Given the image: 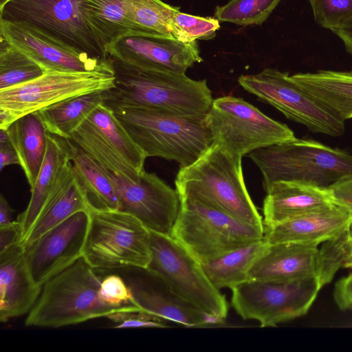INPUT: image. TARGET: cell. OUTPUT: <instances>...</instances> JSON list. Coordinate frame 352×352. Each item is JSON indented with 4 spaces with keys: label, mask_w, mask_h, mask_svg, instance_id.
<instances>
[{
    "label": "cell",
    "mask_w": 352,
    "mask_h": 352,
    "mask_svg": "<svg viewBox=\"0 0 352 352\" xmlns=\"http://www.w3.org/2000/svg\"><path fill=\"white\" fill-rule=\"evenodd\" d=\"M65 140L73 167L85 192L89 211L120 210L117 190L101 165L70 139Z\"/></svg>",
    "instance_id": "cell-28"
},
{
    "label": "cell",
    "mask_w": 352,
    "mask_h": 352,
    "mask_svg": "<svg viewBox=\"0 0 352 352\" xmlns=\"http://www.w3.org/2000/svg\"><path fill=\"white\" fill-rule=\"evenodd\" d=\"M315 21L333 32L352 18V0H308Z\"/></svg>",
    "instance_id": "cell-37"
},
{
    "label": "cell",
    "mask_w": 352,
    "mask_h": 352,
    "mask_svg": "<svg viewBox=\"0 0 352 352\" xmlns=\"http://www.w3.org/2000/svg\"><path fill=\"white\" fill-rule=\"evenodd\" d=\"M70 160L66 140L47 132L46 154L36 182L30 188L29 204L17 218L21 231L19 244L23 242L36 221L48 195Z\"/></svg>",
    "instance_id": "cell-24"
},
{
    "label": "cell",
    "mask_w": 352,
    "mask_h": 352,
    "mask_svg": "<svg viewBox=\"0 0 352 352\" xmlns=\"http://www.w3.org/2000/svg\"><path fill=\"white\" fill-rule=\"evenodd\" d=\"M180 208L170 235L201 264L263 239L264 228L187 195H180Z\"/></svg>",
    "instance_id": "cell-6"
},
{
    "label": "cell",
    "mask_w": 352,
    "mask_h": 352,
    "mask_svg": "<svg viewBox=\"0 0 352 352\" xmlns=\"http://www.w3.org/2000/svg\"><path fill=\"white\" fill-rule=\"evenodd\" d=\"M318 246L291 242L266 243L250 268L248 279L287 283L316 277Z\"/></svg>",
    "instance_id": "cell-21"
},
{
    "label": "cell",
    "mask_w": 352,
    "mask_h": 352,
    "mask_svg": "<svg viewBox=\"0 0 352 352\" xmlns=\"http://www.w3.org/2000/svg\"><path fill=\"white\" fill-rule=\"evenodd\" d=\"M13 210L10 207L8 201L3 196L0 195V228L11 225L14 221L12 220Z\"/></svg>",
    "instance_id": "cell-45"
},
{
    "label": "cell",
    "mask_w": 352,
    "mask_h": 352,
    "mask_svg": "<svg viewBox=\"0 0 352 352\" xmlns=\"http://www.w3.org/2000/svg\"><path fill=\"white\" fill-rule=\"evenodd\" d=\"M108 170L133 182L147 157L105 102L100 104L69 138Z\"/></svg>",
    "instance_id": "cell-13"
},
{
    "label": "cell",
    "mask_w": 352,
    "mask_h": 352,
    "mask_svg": "<svg viewBox=\"0 0 352 352\" xmlns=\"http://www.w3.org/2000/svg\"><path fill=\"white\" fill-rule=\"evenodd\" d=\"M146 157L195 162L213 143L206 116H186L157 109L105 102Z\"/></svg>",
    "instance_id": "cell-2"
},
{
    "label": "cell",
    "mask_w": 352,
    "mask_h": 352,
    "mask_svg": "<svg viewBox=\"0 0 352 352\" xmlns=\"http://www.w3.org/2000/svg\"><path fill=\"white\" fill-rule=\"evenodd\" d=\"M150 232L151 259L145 270L160 277L177 296L213 324L222 323L228 316V302L201 264L171 235Z\"/></svg>",
    "instance_id": "cell-7"
},
{
    "label": "cell",
    "mask_w": 352,
    "mask_h": 352,
    "mask_svg": "<svg viewBox=\"0 0 352 352\" xmlns=\"http://www.w3.org/2000/svg\"><path fill=\"white\" fill-rule=\"evenodd\" d=\"M301 89L336 116L352 118V70L322 69L290 76Z\"/></svg>",
    "instance_id": "cell-25"
},
{
    "label": "cell",
    "mask_w": 352,
    "mask_h": 352,
    "mask_svg": "<svg viewBox=\"0 0 352 352\" xmlns=\"http://www.w3.org/2000/svg\"><path fill=\"white\" fill-rule=\"evenodd\" d=\"M130 287L142 311L186 327L213 324L205 314L177 296L160 278L158 286L133 283Z\"/></svg>",
    "instance_id": "cell-26"
},
{
    "label": "cell",
    "mask_w": 352,
    "mask_h": 352,
    "mask_svg": "<svg viewBox=\"0 0 352 352\" xmlns=\"http://www.w3.org/2000/svg\"><path fill=\"white\" fill-rule=\"evenodd\" d=\"M109 59L115 82L114 87L106 91L107 103L144 107L186 116H204L210 109L214 99L206 80Z\"/></svg>",
    "instance_id": "cell-1"
},
{
    "label": "cell",
    "mask_w": 352,
    "mask_h": 352,
    "mask_svg": "<svg viewBox=\"0 0 352 352\" xmlns=\"http://www.w3.org/2000/svg\"><path fill=\"white\" fill-rule=\"evenodd\" d=\"M99 296L109 306L129 311L142 310L134 300L130 286H126L119 276L111 274L102 278L99 287Z\"/></svg>",
    "instance_id": "cell-38"
},
{
    "label": "cell",
    "mask_w": 352,
    "mask_h": 352,
    "mask_svg": "<svg viewBox=\"0 0 352 352\" xmlns=\"http://www.w3.org/2000/svg\"><path fill=\"white\" fill-rule=\"evenodd\" d=\"M10 0H0V8H3V6L7 3Z\"/></svg>",
    "instance_id": "cell-47"
},
{
    "label": "cell",
    "mask_w": 352,
    "mask_h": 352,
    "mask_svg": "<svg viewBox=\"0 0 352 352\" xmlns=\"http://www.w3.org/2000/svg\"><path fill=\"white\" fill-rule=\"evenodd\" d=\"M45 72L35 60L0 36V90L30 82Z\"/></svg>",
    "instance_id": "cell-32"
},
{
    "label": "cell",
    "mask_w": 352,
    "mask_h": 352,
    "mask_svg": "<svg viewBox=\"0 0 352 352\" xmlns=\"http://www.w3.org/2000/svg\"><path fill=\"white\" fill-rule=\"evenodd\" d=\"M21 231L18 221L6 227L0 228V252L9 247L19 243Z\"/></svg>",
    "instance_id": "cell-42"
},
{
    "label": "cell",
    "mask_w": 352,
    "mask_h": 352,
    "mask_svg": "<svg viewBox=\"0 0 352 352\" xmlns=\"http://www.w3.org/2000/svg\"><path fill=\"white\" fill-rule=\"evenodd\" d=\"M280 0H230L216 7L214 16L219 22L239 25H261L272 13Z\"/></svg>",
    "instance_id": "cell-34"
},
{
    "label": "cell",
    "mask_w": 352,
    "mask_h": 352,
    "mask_svg": "<svg viewBox=\"0 0 352 352\" xmlns=\"http://www.w3.org/2000/svg\"><path fill=\"white\" fill-rule=\"evenodd\" d=\"M113 70L46 71L30 82L0 90V129H6L23 116L65 99L114 87Z\"/></svg>",
    "instance_id": "cell-11"
},
{
    "label": "cell",
    "mask_w": 352,
    "mask_h": 352,
    "mask_svg": "<svg viewBox=\"0 0 352 352\" xmlns=\"http://www.w3.org/2000/svg\"><path fill=\"white\" fill-rule=\"evenodd\" d=\"M321 289L316 277L287 283L248 280L232 289L231 305L243 319L275 327L306 314Z\"/></svg>",
    "instance_id": "cell-12"
},
{
    "label": "cell",
    "mask_w": 352,
    "mask_h": 352,
    "mask_svg": "<svg viewBox=\"0 0 352 352\" xmlns=\"http://www.w3.org/2000/svg\"><path fill=\"white\" fill-rule=\"evenodd\" d=\"M352 223V212L333 202L318 210L264 228L267 244L297 243L318 245L342 233Z\"/></svg>",
    "instance_id": "cell-19"
},
{
    "label": "cell",
    "mask_w": 352,
    "mask_h": 352,
    "mask_svg": "<svg viewBox=\"0 0 352 352\" xmlns=\"http://www.w3.org/2000/svg\"><path fill=\"white\" fill-rule=\"evenodd\" d=\"M107 52L109 58L129 65L180 74L203 61L197 41L184 43L138 32L120 37L107 47Z\"/></svg>",
    "instance_id": "cell-17"
},
{
    "label": "cell",
    "mask_w": 352,
    "mask_h": 352,
    "mask_svg": "<svg viewBox=\"0 0 352 352\" xmlns=\"http://www.w3.org/2000/svg\"><path fill=\"white\" fill-rule=\"evenodd\" d=\"M80 211H89L85 192L71 160L64 166L42 210L21 244L32 242Z\"/></svg>",
    "instance_id": "cell-23"
},
{
    "label": "cell",
    "mask_w": 352,
    "mask_h": 352,
    "mask_svg": "<svg viewBox=\"0 0 352 352\" xmlns=\"http://www.w3.org/2000/svg\"><path fill=\"white\" fill-rule=\"evenodd\" d=\"M263 201L264 228L274 227L334 201L329 188L289 181L272 183Z\"/></svg>",
    "instance_id": "cell-22"
},
{
    "label": "cell",
    "mask_w": 352,
    "mask_h": 352,
    "mask_svg": "<svg viewBox=\"0 0 352 352\" xmlns=\"http://www.w3.org/2000/svg\"><path fill=\"white\" fill-rule=\"evenodd\" d=\"M349 247L350 257L345 268H352V223L349 227Z\"/></svg>",
    "instance_id": "cell-46"
},
{
    "label": "cell",
    "mask_w": 352,
    "mask_h": 352,
    "mask_svg": "<svg viewBox=\"0 0 352 352\" xmlns=\"http://www.w3.org/2000/svg\"><path fill=\"white\" fill-rule=\"evenodd\" d=\"M242 157L212 144L192 164L180 166L176 190L217 208L238 219L264 228L243 179Z\"/></svg>",
    "instance_id": "cell-3"
},
{
    "label": "cell",
    "mask_w": 352,
    "mask_h": 352,
    "mask_svg": "<svg viewBox=\"0 0 352 352\" xmlns=\"http://www.w3.org/2000/svg\"><path fill=\"white\" fill-rule=\"evenodd\" d=\"M238 82L247 91L314 133L336 137L345 131L344 121L301 89L287 72L266 68L256 74L241 75Z\"/></svg>",
    "instance_id": "cell-14"
},
{
    "label": "cell",
    "mask_w": 352,
    "mask_h": 352,
    "mask_svg": "<svg viewBox=\"0 0 352 352\" xmlns=\"http://www.w3.org/2000/svg\"><path fill=\"white\" fill-rule=\"evenodd\" d=\"M102 279L81 257L43 285L25 325L59 328L107 318L114 313L133 311L109 306L100 299Z\"/></svg>",
    "instance_id": "cell-4"
},
{
    "label": "cell",
    "mask_w": 352,
    "mask_h": 352,
    "mask_svg": "<svg viewBox=\"0 0 352 352\" xmlns=\"http://www.w3.org/2000/svg\"><path fill=\"white\" fill-rule=\"evenodd\" d=\"M19 164L20 161L17 152L10 140L0 142V171L9 165Z\"/></svg>",
    "instance_id": "cell-43"
},
{
    "label": "cell",
    "mask_w": 352,
    "mask_h": 352,
    "mask_svg": "<svg viewBox=\"0 0 352 352\" xmlns=\"http://www.w3.org/2000/svg\"><path fill=\"white\" fill-rule=\"evenodd\" d=\"M89 223V212L80 211L23 245L30 272L38 285L43 287L82 256Z\"/></svg>",
    "instance_id": "cell-16"
},
{
    "label": "cell",
    "mask_w": 352,
    "mask_h": 352,
    "mask_svg": "<svg viewBox=\"0 0 352 352\" xmlns=\"http://www.w3.org/2000/svg\"><path fill=\"white\" fill-rule=\"evenodd\" d=\"M107 318L116 324V329L168 327L166 320L142 310L114 313Z\"/></svg>",
    "instance_id": "cell-39"
},
{
    "label": "cell",
    "mask_w": 352,
    "mask_h": 352,
    "mask_svg": "<svg viewBox=\"0 0 352 352\" xmlns=\"http://www.w3.org/2000/svg\"><path fill=\"white\" fill-rule=\"evenodd\" d=\"M219 28V21L214 17L188 14L180 12L179 9L172 17L170 29L173 38L190 43L197 39H212Z\"/></svg>",
    "instance_id": "cell-36"
},
{
    "label": "cell",
    "mask_w": 352,
    "mask_h": 352,
    "mask_svg": "<svg viewBox=\"0 0 352 352\" xmlns=\"http://www.w3.org/2000/svg\"><path fill=\"white\" fill-rule=\"evenodd\" d=\"M348 229L322 243L318 248L316 278L321 288L333 280L341 267H346L350 256Z\"/></svg>",
    "instance_id": "cell-35"
},
{
    "label": "cell",
    "mask_w": 352,
    "mask_h": 352,
    "mask_svg": "<svg viewBox=\"0 0 352 352\" xmlns=\"http://www.w3.org/2000/svg\"><path fill=\"white\" fill-rule=\"evenodd\" d=\"M333 298L341 310H352V272L336 282Z\"/></svg>",
    "instance_id": "cell-41"
},
{
    "label": "cell",
    "mask_w": 352,
    "mask_h": 352,
    "mask_svg": "<svg viewBox=\"0 0 352 352\" xmlns=\"http://www.w3.org/2000/svg\"><path fill=\"white\" fill-rule=\"evenodd\" d=\"M332 32L342 41L345 50L352 56V18Z\"/></svg>",
    "instance_id": "cell-44"
},
{
    "label": "cell",
    "mask_w": 352,
    "mask_h": 352,
    "mask_svg": "<svg viewBox=\"0 0 352 352\" xmlns=\"http://www.w3.org/2000/svg\"><path fill=\"white\" fill-rule=\"evenodd\" d=\"M102 168L118 194L120 210L139 219L149 230L170 234L180 208V198L156 174L145 170L138 182H133Z\"/></svg>",
    "instance_id": "cell-15"
},
{
    "label": "cell",
    "mask_w": 352,
    "mask_h": 352,
    "mask_svg": "<svg viewBox=\"0 0 352 352\" xmlns=\"http://www.w3.org/2000/svg\"><path fill=\"white\" fill-rule=\"evenodd\" d=\"M0 36L25 53L45 71L113 70L109 59L91 56L28 25L0 20Z\"/></svg>",
    "instance_id": "cell-18"
},
{
    "label": "cell",
    "mask_w": 352,
    "mask_h": 352,
    "mask_svg": "<svg viewBox=\"0 0 352 352\" xmlns=\"http://www.w3.org/2000/svg\"><path fill=\"white\" fill-rule=\"evenodd\" d=\"M206 122L213 142L241 157L296 138L286 124L270 118L243 99L232 96L213 100Z\"/></svg>",
    "instance_id": "cell-10"
},
{
    "label": "cell",
    "mask_w": 352,
    "mask_h": 352,
    "mask_svg": "<svg viewBox=\"0 0 352 352\" xmlns=\"http://www.w3.org/2000/svg\"><path fill=\"white\" fill-rule=\"evenodd\" d=\"M328 188L334 201L352 212V173L343 177Z\"/></svg>",
    "instance_id": "cell-40"
},
{
    "label": "cell",
    "mask_w": 352,
    "mask_h": 352,
    "mask_svg": "<svg viewBox=\"0 0 352 352\" xmlns=\"http://www.w3.org/2000/svg\"><path fill=\"white\" fill-rule=\"evenodd\" d=\"M85 0H10L0 20L30 25L91 56L109 59L89 22Z\"/></svg>",
    "instance_id": "cell-9"
},
{
    "label": "cell",
    "mask_w": 352,
    "mask_h": 352,
    "mask_svg": "<svg viewBox=\"0 0 352 352\" xmlns=\"http://www.w3.org/2000/svg\"><path fill=\"white\" fill-rule=\"evenodd\" d=\"M249 157L261 170L265 190L278 181L328 188L352 173V155L312 140L298 139L256 149Z\"/></svg>",
    "instance_id": "cell-5"
},
{
    "label": "cell",
    "mask_w": 352,
    "mask_h": 352,
    "mask_svg": "<svg viewBox=\"0 0 352 352\" xmlns=\"http://www.w3.org/2000/svg\"><path fill=\"white\" fill-rule=\"evenodd\" d=\"M84 6L89 22L106 50L130 32L144 34L131 18L129 0H85Z\"/></svg>",
    "instance_id": "cell-30"
},
{
    "label": "cell",
    "mask_w": 352,
    "mask_h": 352,
    "mask_svg": "<svg viewBox=\"0 0 352 352\" xmlns=\"http://www.w3.org/2000/svg\"><path fill=\"white\" fill-rule=\"evenodd\" d=\"M107 91L72 97L38 111L48 133L64 139L81 125L87 116L107 99Z\"/></svg>",
    "instance_id": "cell-29"
},
{
    "label": "cell",
    "mask_w": 352,
    "mask_h": 352,
    "mask_svg": "<svg viewBox=\"0 0 352 352\" xmlns=\"http://www.w3.org/2000/svg\"><path fill=\"white\" fill-rule=\"evenodd\" d=\"M266 246L264 240L254 242L201 264L210 283L218 289H234L248 280V272Z\"/></svg>",
    "instance_id": "cell-31"
},
{
    "label": "cell",
    "mask_w": 352,
    "mask_h": 352,
    "mask_svg": "<svg viewBox=\"0 0 352 352\" xmlns=\"http://www.w3.org/2000/svg\"><path fill=\"white\" fill-rule=\"evenodd\" d=\"M133 21L147 35L172 38L170 22L179 8L161 0H129Z\"/></svg>",
    "instance_id": "cell-33"
},
{
    "label": "cell",
    "mask_w": 352,
    "mask_h": 352,
    "mask_svg": "<svg viewBox=\"0 0 352 352\" xmlns=\"http://www.w3.org/2000/svg\"><path fill=\"white\" fill-rule=\"evenodd\" d=\"M6 129L32 188L46 154L47 131L37 111L21 116Z\"/></svg>",
    "instance_id": "cell-27"
},
{
    "label": "cell",
    "mask_w": 352,
    "mask_h": 352,
    "mask_svg": "<svg viewBox=\"0 0 352 352\" xmlns=\"http://www.w3.org/2000/svg\"><path fill=\"white\" fill-rule=\"evenodd\" d=\"M82 258L94 269L145 270L151 259V232L120 210H90Z\"/></svg>",
    "instance_id": "cell-8"
},
{
    "label": "cell",
    "mask_w": 352,
    "mask_h": 352,
    "mask_svg": "<svg viewBox=\"0 0 352 352\" xmlns=\"http://www.w3.org/2000/svg\"><path fill=\"white\" fill-rule=\"evenodd\" d=\"M31 275L22 245L0 252V321L19 317L32 309L41 294Z\"/></svg>",
    "instance_id": "cell-20"
}]
</instances>
